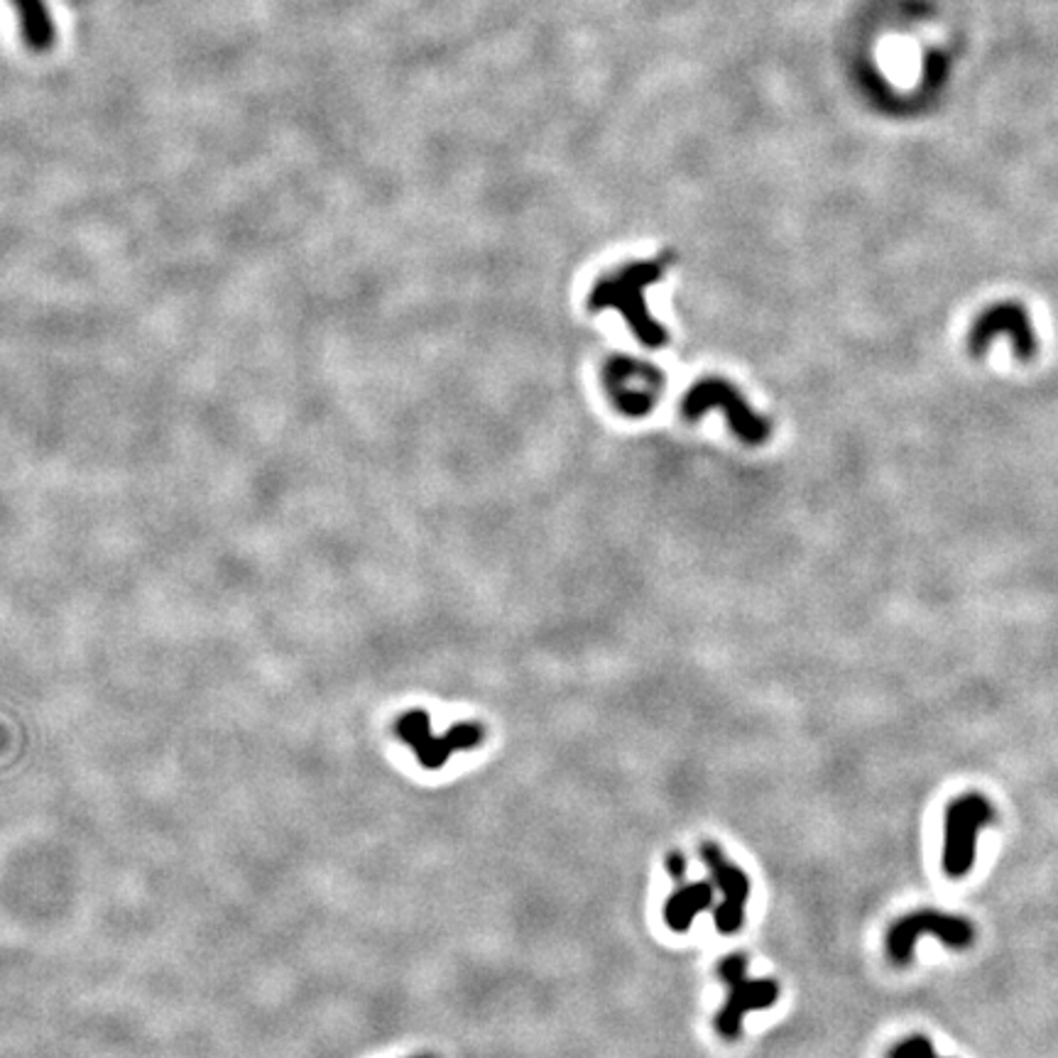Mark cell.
<instances>
[{"mask_svg":"<svg viewBox=\"0 0 1058 1058\" xmlns=\"http://www.w3.org/2000/svg\"><path fill=\"white\" fill-rule=\"evenodd\" d=\"M664 265H667V257H659V261L628 265L618 269L616 275L603 277L594 287V292H590L588 307L594 311L618 309L642 346H649V348L664 346L669 341V336L667 331L652 319L647 297H645L647 289L652 285H657L664 277Z\"/></svg>","mask_w":1058,"mask_h":1058,"instance_id":"6da1fadb","label":"cell"},{"mask_svg":"<svg viewBox=\"0 0 1058 1058\" xmlns=\"http://www.w3.org/2000/svg\"><path fill=\"white\" fill-rule=\"evenodd\" d=\"M395 735L417 755L424 770H441L451 755L479 748L485 740V728L475 721H463L449 733L434 735L427 711H407L395 721Z\"/></svg>","mask_w":1058,"mask_h":1058,"instance_id":"7a4b0ae2","label":"cell"},{"mask_svg":"<svg viewBox=\"0 0 1058 1058\" xmlns=\"http://www.w3.org/2000/svg\"><path fill=\"white\" fill-rule=\"evenodd\" d=\"M718 975L731 988V994L718 1016H715V1030H718L723 1039L733 1042L743 1032L745 1014L772 1008L777 998H780V985L770 978H748V956H743V953H731V956L721 958Z\"/></svg>","mask_w":1058,"mask_h":1058,"instance_id":"3957f363","label":"cell"},{"mask_svg":"<svg viewBox=\"0 0 1058 1058\" xmlns=\"http://www.w3.org/2000/svg\"><path fill=\"white\" fill-rule=\"evenodd\" d=\"M683 417L697 422L703 414H709L711 410H721V414L731 424V432L735 437L743 439L745 444H764L770 439L772 424L770 419H764L757 414L748 400L740 395L738 388H733L731 382L725 380H703L693 388L687 398L681 402Z\"/></svg>","mask_w":1058,"mask_h":1058,"instance_id":"277c9868","label":"cell"},{"mask_svg":"<svg viewBox=\"0 0 1058 1058\" xmlns=\"http://www.w3.org/2000/svg\"><path fill=\"white\" fill-rule=\"evenodd\" d=\"M603 382L610 400L616 402V407L622 414L642 417L657 404L664 388V376L659 368L649 366V363L616 356L606 363Z\"/></svg>","mask_w":1058,"mask_h":1058,"instance_id":"5b68a950","label":"cell"},{"mask_svg":"<svg viewBox=\"0 0 1058 1058\" xmlns=\"http://www.w3.org/2000/svg\"><path fill=\"white\" fill-rule=\"evenodd\" d=\"M992 808L988 798L968 794L956 798L946 814V848H943V867L951 877H963L973 867L975 836L980 828L992 821Z\"/></svg>","mask_w":1058,"mask_h":1058,"instance_id":"8992f818","label":"cell"},{"mask_svg":"<svg viewBox=\"0 0 1058 1058\" xmlns=\"http://www.w3.org/2000/svg\"><path fill=\"white\" fill-rule=\"evenodd\" d=\"M933 933V936L941 939V943H946L951 948H968L973 943L975 931L966 919L939 915V911H915L905 919H899L895 927L887 933V951L889 956L899 966H907L911 961V951H915V943Z\"/></svg>","mask_w":1058,"mask_h":1058,"instance_id":"52a82bcc","label":"cell"},{"mask_svg":"<svg viewBox=\"0 0 1058 1058\" xmlns=\"http://www.w3.org/2000/svg\"><path fill=\"white\" fill-rule=\"evenodd\" d=\"M699 853L703 865L711 870L715 887L723 892V901L715 907L713 915L715 929L725 933V936H731V933L740 931L745 924V907H748L750 899V877L738 865H733L713 840H703Z\"/></svg>","mask_w":1058,"mask_h":1058,"instance_id":"ba28073f","label":"cell"},{"mask_svg":"<svg viewBox=\"0 0 1058 1058\" xmlns=\"http://www.w3.org/2000/svg\"><path fill=\"white\" fill-rule=\"evenodd\" d=\"M998 336L1012 341L1014 356L1020 360H1032L1036 356V348H1039V341L1034 336V329L1030 324V317H1026V309L1020 304H1012V302L994 304L990 309H985L982 314L975 319L968 336V348L973 356H982V353L988 350L990 341Z\"/></svg>","mask_w":1058,"mask_h":1058,"instance_id":"9c48e42d","label":"cell"},{"mask_svg":"<svg viewBox=\"0 0 1058 1058\" xmlns=\"http://www.w3.org/2000/svg\"><path fill=\"white\" fill-rule=\"evenodd\" d=\"M713 907V885L711 882H693V885H681L664 905V921L677 933L689 931L693 919L701 911Z\"/></svg>","mask_w":1058,"mask_h":1058,"instance_id":"30bf717a","label":"cell"},{"mask_svg":"<svg viewBox=\"0 0 1058 1058\" xmlns=\"http://www.w3.org/2000/svg\"><path fill=\"white\" fill-rule=\"evenodd\" d=\"M20 33L25 45L35 51H47L55 45V23L47 8V0H13Z\"/></svg>","mask_w":1058,"mask_h":1058,"instance_id":"8fae6325","label":"cell"},{"mask_svg":"<svg viewBox=\"0 0 1058 1058\" xmlns=\"http://www.w3.org/2000/svg\"><path fill=\"white\" fill-rule=\"evenodd\" d=\"M887 1058H936V1054H933L927 1036H909L907 1042L897 1044Z\"/></svg>","mask_w":1058,"mask_h":1058,"instance_id":"7c38bea8","label":"cell"},{"mask_svg":"<svg viewBox=\"0 0 1058 1058\" xmlns=\"http://www.w3.org/2000/svg\"><path fill=\"white\" fill-rule=\"evenodd\" d=\"M664 867H667V873L677 882L687 879L689 863H687V858H683V853H679V850H671V853L664 858Z\"/></svg>","mask_w":1058,"mask_h":1058,"instance_id":"4fadbf2b","label":"cell"},{"mask_svg":"<svg viewBox=\"0 0 1058 1058\" xmlns=\"http://www.w3.org/2000/svg\"><path fill=\"white\" fill-rule=\"evenodd\" d=\"M410 1058H437V1056H432V1054H419V1056H410Z\"/></svg>","mask_w":1058,"mask_h":1058,"instance_id":"5bb4252c","label":"cell"}]
</instances>
